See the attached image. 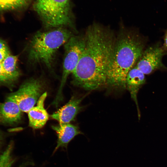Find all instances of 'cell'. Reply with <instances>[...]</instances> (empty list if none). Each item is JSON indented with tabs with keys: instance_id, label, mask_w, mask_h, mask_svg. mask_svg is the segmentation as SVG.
Returning a JSON list of instances; mask_svg holds the SVG:
<instances>
[{
	"instance_id": "d6986e66",
	"label": "cell",
	"mask_w": 167,
	"mask_h": 167,
	"mask_svg": "<svg viewBox=\"0 0 167 167\" xmlns=\"http://www.w3.org/2000/svg\"><path fill=\"white\" fill-rule=\"evenodd\" d=\"M3 135L1 130H0V148L3 142Z\"/></svg>"
},
{
	"instance_id": "9a60e30c",
	"label": "cell",
	"mask_w": 167,
	"mask_h": 167,
	"mask_svg": "<svg viewBox=\"0 0 167 167\" xmlns=\"http://www.w3.org/2000/svg\"><path fill=\"white\" fill-rule=\"evenodd\" d=\"M14 142L11 141L0 155V167H11L14 162L12 156Z\"/></svg>"
},
{
	"instance_id": "277c9868",
	"label": "cell",
	"mask_w": 167,
	"mask_h": 167,
	"mask_svg": "<svg viewBox=\"0 0 167 167\" xmlns=\"http://www.w3.org/2000/svg\"><path fill=\"white\" fill-rule=\"evenodd\" d=\"M33 7L46 28H74L69 0H36Z\"/></svg>"
},
{
	"instance_id": "7a4b0ae2",
	"label": "cell",
	"mask_w": 167,
	"mask_h": 167,
	"mask_svg": "<svg viewBox=\"0 0 167 167\" xmlns=\"http://www.w3.org/2000/svg\"><path fill=\"white\" fill-rule=\"evenodd\" d=\"M117 36L108 73L107 85L125 89L127 75L141 58L144 44L137 33L127 29L122 28Z\"/></svg>"
},
{
	"instance_id": "5b68a950",
	"label": "cell",
	"mask_w": 167,
	"mask_h": 167,
	"mask_svg": "<svg viewBox=\"0 0 167 167\" xmlns=\"http://www.w3.org/2000/svg\"><path fill=\"white\" fill-rule=\"evenodd\" d=\"M84 36L73 35L64 44L63 70L60 86L55 98L52 103L57 107L62 100V91L69 75L76 68L84 49Z\"/></svg>"
},
{
	"instance_id": "3957f363",
	"label": "cell",
	"mask_w": 167,
	"mask_h": 167,
	"mask_svg": "<svg viewBox=\"0 0 167 167\" xmlns=\"http://www.w3.org/2000/svg\"><path fill=\"white\" fill-rule=\"evenodd\" d=\"M73 35L65 28H58L35 33L28 44V61L31 65L42 64L51 70L59 48Z\"/></svg>"
},
{
	"instance_id": "4fadbf2b",
	"label": "cell",
	"mask_w": 167,
	"mask_h": 167,
	"mask_svg": "<svg viewBox=\"0 0 167 167\" xmlns=\"http://www.w3.org/2000/svg\"><path fill=\"white\" fill-rule=\"evenodd\" d=\"M18 55L11 54L1 62L2 68L13 87L21 75L18 66Z\"/></svg>"
},
{
	"instance_id": "2e32d148",
	"label": "cell",
	"mask_w": 167,
	"mask_h": 167,
	"mask_svg": "<svg viewBox=\"0 0 167 167\" xmlns=\"http://www.w3.org/2000/svg\"><path fill=\"white\" fill-rule=\"evenodd\" d=\"M11 54L10 49L6 42L0 38V62H1Z\"/></svg>"
},
{
	"instance_id": "8fae6325",
	"label": "cell",
	"mask_w": 167,
	"mask_h": 167,
	"mask_svg": "<svg viewBox=\"0 0 167 167\" xmlns=\"http://www.w3.org/2000/svg\"><path fill=\"white\" fill-rule=\"evenodd\" d=\"M47 93H43L38 100L36 106H34L28 112L29 126L33 129L42 127L49 118V114L45 109L44 103Z\"/></svg>"
},
{
	"instance_id": "ba28073f",
	"label": "cell",
	"mask_w": 167,
	"mask_h": 167,
	"mask_svg": "<svg viewBox=\"0 0 167 167\" xmlns=\"http://www.w3.org/2000/svg\"><path fill=\"white\" fill-rule=\"evenodd\" d=\"M84 96L77 97L73 96L64 105L50 115L59 123H70L73 121L82 109L80 103Z\"/></svg>"
},
{
	"instance_id": "9c48e42d",
	"label": "cell",
	"mask_w": 167,
	"mask_h": 167,
	"mask_svg": "<svg viewBox=\"0 0 167 167\" xmlns=\"http://www.w3.org/2000/svg\"><path fill=\"white\" fill-rule=\"evenodd\" d=\"M144 75L135 65L128 72L126 79V88L129 92L131 98L135 103L139 118L140 114L137 96L139 89L145 83L146 79Z\"/></svg>"
},
{
	"instance_id": "8992f818",
	"label": "cell",
	"mask_w": 167,
	"mask_h": 167,
	"mask_svg": "<svg viewBox=\"0 0 167 167\" xmlns=\"http://www.w3.org/2000/svg\"><path fill=\"white\" fill-rule=\"evenodd\" d=\"M44 88L41 79L32 78L24 82L17 91L9 94L6 98L15 101L22 112L28 113L37 103Z\"/></svg>"
},
{
	"instance_id": "5bb4252c",
	"label": "cell",
	"mask_w": 167,
	"mask_h": 167,
	"mask_svg": "<svg viewBox=\"0 0 167 167\" xmlns=\"http://www.w3.org/2000/svg\"><path fill=\"white\" fill-rule=\"evenodd\" d=\"M31 0H0V13L16 11L28 5Z\"/></svg>"
},
{
	"instance_id": "52a82bcc",
	"label": "cell",
	"mask_w": 167,
	"mask_h": 167,
	"mask_svg": "<svg viewBox=\"0 0 167 167\" xmlns=\"http://www.w3.org/2000/svg\"><path fill=\"white\" fill-rule=\"evenodd\" d=\"M165 48L158 44L149 47L143 51L136 66L145 75L157 69H166L162 62V57L166 53Z\"/></svg>"
},
{
	"instance_id": "30bf717a",
	"label": "cell",
	"mask_w": 167,
	"mask_h": 167,
	"mask_svg": "<svg viewBox=\"0 0 167 167\" xmlns=\"http://www.w3.org/2000/svg\"><path fill=\"white\" fill-rule=\"evenodd\" d=\"M22 111L14 101L6 98L0 102V124L13 125L18 123L22 118Z\"/></svg>"
},
{
	"instance_id": "e0dca14e",
	"label": "cell",
	"mask_w": 167,
	"mask_h": 167,
	"mask_svg": "<svg viewBox=\"0 0 167 167\" xmlns=\"http://www.w3.org/2000/svg\"><path fill=\"white\" fill-rule=\"evenodd\" d=\"M0 85L6 86L11 88L13 87L10 80L5 73L2 68L1 62H0Z\"/></svg>"
},
{
	"instance_id": "ac0fdd59",
	"label": "cell",
	"mask_w": 167,
	"mask_h": 167,
	"mask_svg": "<svg viewBox=\"0 0 167 167\" xmlns=\"http://www.w3.org/2000/svg\"><path fill=\"white\" fill-rule=\"evenodd\" d=\"M164 46L165 48L167 49V31L165 33V36Z\"/></svg>"
},
{
	"instance_id": "7c38bea8",
	"label": "cell",
	"mask_w": 167,
	"mask_h": 167,
	"mask_svg": "<svg viewBox=\"0 0 167 167\" xmlns=\"http://www.w3.org/2000/svg\"><path fill=\"white\" fill-rule=\"evenodd\" d=\"M58 136L57 146L54 152L60 148H66L68 143L75 136L82 134L77 126L70 123H59L52 126Z\"/></svg>"
},
{
	"instance_id": "6da1fadb",
	"label": "cell",
	"mask_w": 167,
	"mask_h": 167,
	"mask_svg": "<svg viewBox=\"0 0 167 167\" xmlns=\"http://www.w3.org/2000/svg\"><path fill=\"white\" fill-rule=\"evenodd\" d=\"M84 49L72 72V84L86 90L107 85L116 37L109 28L96 23L88 27Z\"/></svg>"
}]
</instances>
